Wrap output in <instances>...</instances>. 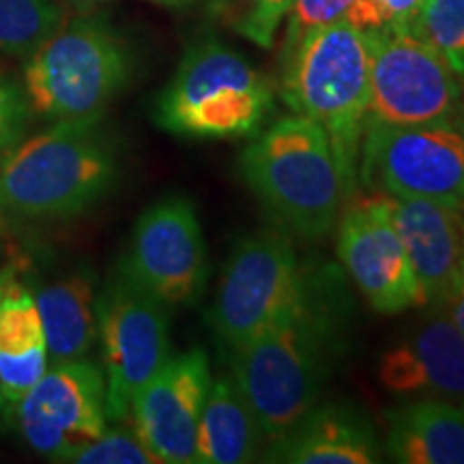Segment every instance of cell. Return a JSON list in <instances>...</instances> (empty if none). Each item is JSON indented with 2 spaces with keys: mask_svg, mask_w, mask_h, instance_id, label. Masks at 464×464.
<instances>
[{
  "mask_svg": "<svg viewBox=\"0 0 464 464\" xmlns=\"http://www.w3.org/2000/svg\"><path fill=\"white\" fill-rule=\"evenodd\" d=\"M332 301L312 288L304 305L228 357L232 379L269 443L323 396L342 340L340 314Z\"/></svg>",
  "mask_w": 464,
  "mask_h": 464,
  "instance_id": "6da1fadb",
  "label": "cell"
},
{
  "mask_svg": "<svg viewBox=\"0 0 464 464\" xmlns=\"http://www.w3.org/2000/svg\"><path fill=\"white\" fill-rule=\"evenodd\" d=\"M243 181L277 228L301 239H324L348 198L332 140L301 114L284 116L241 150Z\"/></svg>",
  "mask_w": 464,
  "mask_h": 464,
  "instance_id": "7a4b0ae2",
  "label": "cell"
},
{
  "mask_svg": "<svg viewBox=\"0 0 464 464\" xmlns=\"http://www.w3.org/2000/svg\"><path fill=\"white\" fill-rule=\"evenodd\" d=\"M119 177L102 119L54 121L0 158V205L28 219H65L95 207Z\"/></svg>",
  "mask_w": 464,
  "mask_h": 464,
  "instance_id": "3957f363",
  "label": "cell"
},
{
  "mask_svg": "<svg viewBox=\"0 0 464 464\" xmlns=\"http://www.w3.org/2000/svg\"><path fill=\"white\" fill-rule=\"evenodd\" d=\"M282 97L295 114L321 125L332 140L348 198L355 194L359 150L368 127L370 45L351 22L305 31L286 45Z\"/></svg>",
  "mask_w": 464,
  "mask_h": 464,
  "instance_id": "277c9868",
  "label": "cell"
},
{
  "mask_svg": "<svg viewBox=\"0 0 464 464\" xmlns=\"http://www.w3.org/2000/svg\"><path fill=\"white\" fill-rule=\"evenodd\" d=\"M276 110L269 78L239 52L218 42L194 45L160 92L153 121L160 130L194 140L254 138Z\"/></svg>",
  "mask_w": 464,
  "mask_h": 464,
  "instance_id": "5b68a950",
  "label": "cell"
},
{
  "mask_svg": "<svg viewBox=\"0 0 464 464\" xmlns=\"http://www.w3.org/2000/svg\"><path fill=\"white\" fill-rule=\"evenodd\" d=\"M130 65L123 39L103 17H75L28 56L24 92L42 119H102Z\"/></svg>",
  "mask_w": 464,
  "mask_h": 464,
  "instance_id": "8992f818",
  "label": "cell"
},
{
  "mask_svg": "<svg viewBox=\"0 0 464 464\" xmlns=\"http://www.w3.org/2000/svg\"><path fill=\"white\" fill-rule=\"evenodd\" d=\"M314 282L301 271L284 230L241 237L226 260L208 323L224 355L282 321L310 297Z\"/></svg>",
  "mask_w": 464,
  "mask_h": 464,
  "instance_id": "52a82bcc",
  "label": "cell"
},
{
  "mask_svg": "<svg viewBox=\"0 0 464 464\" xmlns=\"http://www.w3.org/2000/svg\"><path fill=\"white\" fill-rule=\"evenodd\" d=\"M357 181L396 198H426L460 208L464 127L451 119L417 125H368Z\"/></svg>",
  "mask_w": 464,
  "mask_h": 464,
  "instance_id": "ba28073f",
  "label": "cell"
},
{
  "mask_svg": "<svg viewBox=\"0 0 464 464\" xmlns=\"http://www.w3.org/2000/svg\"><path fill=\"white\" fill-rule=\"evenodd\" d=\"M108 420L130 415L136 393L170 357V307L123 271L97 297Z\"/></svg>",
  "mask_w": 464,
  "mask_h": 464,
  "instance_id": "9c48e42d",
  "label": "cell"
},
{
  "mask_svg": "<svg viewBox=\"0 0 464 464\" xmlns=\"http://www.w3.org/2000/svg\"><path fill=\"white\" fill-rule=\"evenodd\" d=\"M368 125H417L450 119L460 82L443 56L411 28L368 31Z\"/></svg>",
  "mask_w": 464,
  "mask_h": 464,
  "instance_id": "30bf717a",
  "label": "cell"
},
{
  "mask_svg": "<svg viewBox=\"0 0 464 464\" xmlns=\"http://www.w3.org/2000/svg\"><path fill=\"white\" fill-rule=\"evenodd\" d=\"M121 271L168 307L198 304L208 282V258L194 202L168 196L142 211Z\"/></svg>",
  "mask_w": 464,
  "mask_h": 464,
  "instance_id": "8fae6325",
  "label": "cell"
},
{
  "mask_svg": "<svg viewBox=\"0 0 464 464\" xmlns=\"http://www.w3.org/2000/svg\"><path fill=\"white\" fill-rule=\"evenodd\" d=\"M14 413L34 451L65 462L75 448L108 428L106 374L84 357L48 365Z\"/></svg>",
  "mask_w": 464,
  "mask_h": 464,
  "instance_id": "7c38bea8",
  "label": "cell"
},
{
  "mask_svg": "<svg viewBox=\"0 0 464 464\" xmlns=\"http://www.w3.org/2000/svg\"><path fill=\"white\" fill-rule=\"evenodd\" d=\"M211 365L200 346L170 355L133 398V432L161 464L196 460V434L211 390Z\"/></svg>",
  "mask_w": 464,
  "mask_h": 464,
  "instance_id": "4fadbf2b",
  "label": "cell"
},
{
  "mask_svg": "<svg viewBox=\"0 0 464 464\" xmlns=\"http://www.w3.org/2000/svg\"><path fill=\"white\" fill-rule=\"evenodd\" d=\"M338 256L379 314H400L409 307L426 305L382 196L342 208Z\"/></svg>",
  "mask_w": 464,
  "mask_h": 464,
  "instance_id": "5bb4252c",
  "label": "cell"
},
{
  "mask_svg": "<svg viewBox=\"0 0 464 464\" xmlns=\"http://www.w3.org/2000/svg\"><path fill=\"white\" fill-rule=\"evenodd\" d=\"M423 304L445 305L464 277V219L460 208L426 198L385 196Z\"/></svg>",
  "mask_w": 464,
  "mask_h": 464,
  "instance_id": "9a60e30c",
  "label": "cell"
},
{
  "mask_svg": "<svg viewBox=\"0 0 464 464\" xmlns=\"http://www.w3.org/2000/svg\"><path fill=\"white\" fill-rule=\"evenodd\" d=\"M379 381L398 396L440 398L464 406V334L448 316H432L381 355Z\"/></svg>",
  "mask_w": 464,
  "mask_h": 464,
  "instance_id": "2e32d148",
  "label": "cell"
},
{
  "mask_svg": "<svg viewBox=\"0 0 464 464\" xmlns=\"http://www.w3.org/2000/svg\"><path fill=\"white\" fill-rule=\"evenodd\" d=\"M265 462L280 464H374L381 443L372 421L348 402L312 406L301 420L271 440Z\"/></svg>",
  "mask_w": 464,
  "mask_h": 464,
  "instance_id": "e0dca14e",
  "label": "cell"
},
{
  "mask_svg": "<svg viewBox=\"0 0 464 464\" xmlns=\"http://www.w3.org/2000/svg\"><path fill=\"white\" fill-rule=\"evenodd\" d=\"M385 451L400 464H464V406L417 396L385 413Z\"/></svg>",
  "mask_w": 464,
  "mask_h": 464,
  "instance_id": "ac0fdd59",
  "label": "cell"
},
{
  "mask_svg": "<svg viewBox=\"0 0 464 464\" xmlns=\"http://www.w3.org/2000/svg\"><path fill=\"white\" fill-rule=\"evenodd\" d=\"M48 370V344L34 297L7 286L0 301V411H15Z\"/></svg>",
  "mask_w": 464,
  "mask_h": 464,
  "instance_id": "d6986e66",
  "label": "cell"
},
{
  "mask_svg": "<svg viewBox=\"0 0 464 464\" xmlns=\"http://www.w3.org/2000/svg\"><path fill=\"white\" fill-rule=\"evenodd\" d=\"M48 344V365L86 357L97 340L95 276L75 271L34 295Z\"/></svg>",
  "mask_w": 464,
  "mask_h": 464,
  "instance_id": "ffe728a7",
  "label": "cell"
},
{
  "mask_svg": "<svg viewBox=\"0 0 464 464\" xmlns=\"http://www.w3.org/2000/svg\"><path fill=\"white\" fill-rule=\"evenodd\" d=\"M256 417L232 376L211 382L196 434V464L256 460L263 440Z\"/></svg>",
  "mask_w": 464,
  "mask_h": 464,
  "instance_id": "44dd1931",
  "label": "cell"
},
{
  "mask_svg": "<svg viewBox=\"0 0 464 464\" xmlns=\"http://www.w3.org/2000/svg\"><path fill=\"white\" fill-rule=\"evenodd\" d=\"M63 24L56 0H0V52L31 56Z\"/></svg>",
  "mask_w": 464,
  "mask_h": 464,
  "instance_id": "7402d4cb",
  "label": "cell"
},
{
  "mask_svg": "<svg viewBox=\"0 0 464 464\" xmlns=\"http://www.w3.org/2000/svg\"><path fill=\"white\" fill-rule=\"evenodd\" d=\"M411 31L464 75V0H423Z\"/></svg>",
  "mask_w": 464,
  "mask_h": 464,
  "instance_id": "603a6c76",
  "label": "cell"
},
{
  "mask_svg": "<svg viewBox=\"0 0 464 464\" xmlns=\"http://www.w3.org/2000/svg\"><path fill=\"white\" fill-rule=\"evenodd\" d=\"M228 24L260 48L274 45L277 26L288 15L293 0H222Z\"/></svg>",
  "mask_w": 464,
  "mask_h": 464,
  "instance_id": "cb8c5ba5",
  "label": "cell"
},
{
  "mask_svg": "<svg viewBox=\"0 0 464 464\" xmlns=\"http://www.w3.org/2000/svg\"><path fill=\"white\" fill-rule=\"evenodd\" d=\"M65 462L80 464H158L153 454L144 448L136 432L103 430L97 439L75 448Z\"/></svg>",
  "mask_w": 464,
  "mask_h": 464,
  "instance_id": "d4e9b609",
  "label": "cell"
},
{
  "mask_svg": "<svg viewBox=\"0 0 464 464\" xmlns=\"http://www.w3.org/2000/svg\"><path fill=\"white\" fill-rule=\"evenodd\" d=\"M421 5L423 0H355L344 20L363 33L411 28Z\"/></svg>",
  "mask_w": 464,
  "mask_h": 464,
  "instance_id": "484cf974",
  "label": "cell"
},
{
  "mask_svg": "<svg viewBox=\"0 0 464 464\" xmlns=\"http://www.w3.org/2000/svg\"><path fill=\"white\" fill-rule=\"evenodd\" d=\"M31 103L7 75L0 73V158L24 138Z\"/></svg>",
  "mask_w": 464,
  "mask_h": 464,
  "instance_id": "4316f807",
  "label": "cell"
},
{
  "mask_svg": "<svg viewBox=\"0 0 464 464\" xmlns=\"http://www.w3.org/2000/svg\"><path fill=\"white\" fill-rule=\"evenodd\" d=\"M355 0H293L288 11L286 45L295 44L310 28L342 20Z\"/></svg>",
  "mask_w": 464,
  "mask_h": 464,
  "instance_id": "83f0119b",
  "label": "cell"
},
{
  "mask_svg": "<svg viewBox=\"0 0 464 464\" xmlns=\"http://www.w3.org/2000/svg\"><path fill=\"white\" fill-rule=\"evenodd\" d=\"M445 305H448V310H450V314H448L450 321L454 323L456 327L464 334V277H462V282L458 284L454 295H451Z\"/></svg>",
  "mask_w": 464,
  "mask_h": 464,
  "instance_id": "f1b7e54d",
  "label": "cell"
},
{
  "mask_svg": "<svg viewBox=\"0 0 464 464\" xmlns=\"http://www.w3.org/2000/svg\"><path fill=\"white\" fill-rule=\"evenodd\" d=\"M150 3L164 5V7H183V5H188L189 0H150Z\"/></svg>",
  "mask_w": 464,
  "mask_h": 464,
  "instance_id": "f546056e",
  "label": "cell"
},
{
  "mask_svg": "<svg viewBox=\"0 0 464 464\" xmlns=\"http://www.w3.org/2000/svg\"><path fill=\"white\" fill-rule=\"evenodd\" d=\"M65 3L73 5V7H91V5L103 3V0H65Z\"/></svg>",
  "mask_w": 464,
  "mask_h": 464,
  "instance_id": "4dcf8cb0",
  "label": "cell"
},
{
  "mask_svg": "<svg viewBox=\"0 0 464 464\" xmlns=\"http://www.w3.org/2000/svg\"><path fill=\"white\" fill-rule=\"evenodd\" d=\"M5 208H3V205H0V230H3V224H5Z\"/></svg>",
  "mask_w": 464,
  "mask_h": 464,
  "instance_id": "1f68e13d",
  "label": "cell"
},
{
  "mask_svg": "<svg viewBox=\"0 0 464 464\" xmlns=\"http://www.w3.org/2000/svg\"><path fill=\"white\" fill-rule=\"evenodd\" d=\"M5 290H7V286H5V284L0 282V301H3V295H5Z\"/></svg>",
  "mask_w": 464,
  "mask_h": 464,
  "instance_id": "d6a6232c",
  "label": "cell"
},
{
  "mask_svg": "<svg viewBox=\"0 0 464 464\" xmlns=\"http://www.w3.org/2000/svg\"><path fill=\"white\" fill-rule=\"evenodd\" d=\"M460 213H462V219H464V196H462V202H460Z\"/></svg>",
  "mask_w": 464,
  "mask_h": 464,
  "instance_id": "836d02e7",
  "label": "cell"
}]
</instances>
